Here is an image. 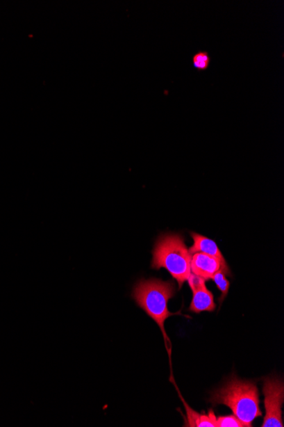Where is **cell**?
<instances>
[{"mask_svg":"<svg viewBox=\"0 0 284 427\" xmlns=\"http://www.w3.org/2000/svg\"><path fill=\"white\" fill-rule=\"evenodd\" d=\"M187 281L189 286H190V288L192 290V293H195L197 291L206 288V280L199 277V275L193 274L192 272H191L190 275H189Z\"/></svg>","mask_w":284,"mask_h":427,"instance_id":"8fae6325","label":"cell"},{"mask_svg":"<svg viewBox=\"0 0 284 427\" xmlns=\"http://www.w3.org/2000/svg\"><path fill=\"white\" fill-rule=\"evenodd\" d=\"M218 427H245L244 423L235 415L219 417L217 418Z\"/></svg>","mask_w":284,"mask_h":427,"instance_id":"30bf717a","label":"cell"},{"mask_svg":"<svg viewBox=\"0 0 284 427\" xmlns=\"http://www.w3.org/2000/svg\"><path fill=\"white\" fill-rule=\"evenodd\" d=\"M151 268H165L179 283V288L187 281L191 273L192 255L180 235H166L158 238L153 251Z\"/></svg>","mask_w":284,"mask_h":427,"instance_id":"3957f363","label":"cell"},{"mask_svg":"<svg viewBox=\"0 0 284 427\" xmlns=\"http://www.w3.org/2000/svg\"><path fill=\"white\" fill-rule=\"evenodd\" d=\"M226 275L224 272L219 271L214 275L213 278H212V280H214L215 284L217 285L218 289L221 290L222 293V297L219 298V303H222V302L225 300L229 291L230 282L226 278Z\"/></svg>","mask_w":284,"mask_h":427,"instance_id":"9c48e42d","label":"cell"},{"mask_svg":"<svg viewBox=\"0 0 284 427\" xmlns=\"http://www.w3.org/2000/svg\"><path fill=\"white\" fill-rule=\"evenodd\" d=\"M175 292L176 287L174 282H164L159 279L140 280L132 292V298L136 305L160 328L168 351V343H170V340L166 335L165 321L170 316L181 314V312L172 313L168 309V302L175 296Z\"/></svg>","mask_w":284,"mask_h":427,"instance_id":"6da1fadb","label":"cell"},{"mask_svg":"<svg viewBox=\"0 0 284 427\" xmlns=\"http://www.w3.org/2000/svg\"><path fill=\"white\" fill-rule=\"evenodd\" d=\"M263 393L266 417L262 427H283L282 407L284 401V385L281 380L276 378L265 380Z\"/></svg>","mask_w":284,"mask_h":427,"instance_id":"277c9868","label":"cell"},{"mask_svg":"<svg viewBox=\"0 0 284 427\" xmlns=\"http://www.w3.org/2000/svg\"><path fill=\"white\" fill-rule=\"evenodd\" d=\"M198 427H218L217 417L213 410H210L209 414H200Z\"/></svg>","mask_w":284,"mask_h":427,"instance_id":"7c38bea8","label":"cell"},{"mask_svg":"<svg viewBox=\"0 0 284 427\" xmlns=\"http://www.w3.org/2000/svg\"><path fill=\"white\" fill-rule=\"evenodd\" d=\"M210 401L214 405L224 404L233 410L235 417L251 427L256 418L261 417L258 388L251 381L233 377L224 387L215 392Z\"/></svg>","mask_w":284,"mask_h":427,"instance_id":"7a4b0ae2","label":"cell"},{"mask_svg":"<svg viewBox=\"0 0 284 427\" xmlns=\"http://www.w3.org/2000/svg\"><path fill=\"white\" fill-rule=\"evenodd\" d=\"M192 236L193 241H194V245H193L191 248H189V252H190L192 255H194L196 252L206 253V255H210L217 259L223 266L229 269L224 257H223L222 253L219 251L218 245L213 240L196 233H192Z\"/></svg>","mask_w":284,"mask_h":427,"instance_id":"8992f818","label":"cell"},{"mask_svg":"<svg viewBox=\"0 0 284 427\" xmlns=\"http://www.w3.org/2000/svg\"><path fill=\"white\" fill-rule=\"evenodd\" d=\"M183 401L185 404V409H187V419L189 421L188 426H198L199 419H200V414H199L198 413H196L194 410H192V409H190V408L188 407L187 404L185 403L183 399Z\"/></svg>","mask_w":284,"mask_h":427,"instance_id":"4fadbf2b","label":"cell"},{"mask_svg":"<svg viewBox=\"0 0 284 427\" xmlns=\"http://www.w3.org/2000/svg\"><path fill=\"white\" fill-rule=\"evenodd\" d=\"M215 309L214 296L207 288L193 293L190 311L194 313L213 312Z\"/></svg>","mask_w":284,"mask_h":427,"instance_id":"52a82bcc","label":"cell"},{"mask_svg":"<svg viewBox=\"0 0 284 427\" xmlns=\"http://www.w3.org/2000/svg\"><path fill=\"white\" fill-rule=\"evenodd\" d=\"M192 63L194 69L199 72L206 71L209 69L211 63V58L209 52L199 51L192 56Z\"/></svg>","mask_w":284,"mask_h":427,"instance_id":"ba28073f","label":"cell"},{"mask_svg":"<svg viewBox=\"0 0 284 427\" xmlns=\"http://www.w3.org/2000/svg\"><path fill=\"white\" fill-rule=\"evenodd\" d=\"M191 271L204 280L213 278L218 271H222L226 275H231L229 269L222 266L217 259L203 252H196L192 256Z\"/></svg>","mask_w":284,"mask_h":427,"instance_id":"5b68a950","label":"cell"}]
</instances>
